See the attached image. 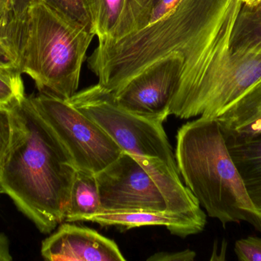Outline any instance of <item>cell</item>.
<instances>
[{
	"label": "cell",
	"mask_w": 261,
	"mask_h": 261,
	"mask_svg": "<svg viewBox=\"0 0 261 261\" xmlns=\"http://www.w3.org/2000/svg\"><path fill=\"white\" fill-rule=\"evenodd\" d=\"M229 0H180L168 14L116 41L99 42L87 59L98 84L116 93L164 57L178 54L182 66L170 104L180 110L214 75L222 61Z\"/></svg>",
	"instance_id": "cell-1"
},
{
	"label": "cell",
	"mask_w": 261,
	"mask_h": 261,
	"mask_svg": "<svg viewBox=\"0 0 261 261\" xmlns=\"http://www.w3.org/2000/svg\"><path fill=\"white\" fill-rule=\"evenodd\" d=\"M13 134L0 167L3 193L43 234L65 220L76 168L30 97L10 106Z\"/></svg>",
	"instance_id": "cell-2"
},
{
	"label": "cell",
	"mask_w": 261,
	"mask_h": 261,
	"mask_svg": "<svg viewBox=\"0 0 261 261\" xmlns=\"http://www.w3.org/2000/svg\"><path fill=\"white\" fill-rule=\"evenodd\" d=\"M12 48L21 74L39 92L69 100L77 92L83 64L94 34L43 0L0 32Z\"/></svg>",
	"instance_id": "cell-3"
},
{
	"label": "cell",
	"mask_w": 261,
	"mask_h": 261,
	"mask_svg": "<svg viewBox=\"0 0 261 261\" xmlns=\"http://www.w3.org/2000/svg\"><path fill=\"white\" fill-rule=\"evenodd\" d=\"M175 159L186 186L210 217L224 228L247 222L261 233V216L248 197L217 119L199 117L182 125Z\"/></svg>",
	"instance_id": "cell-4"
},
{
	"label": "cell",
	"mask_w": 261,
	"mask_h": 261,
	"mask_svg": "<svg viewBox=\"0 0 261 261\" xmlns=\"http://www.w3.org/2000/svg\"><path fill=\"white\" fill-rule=\"evenodd\" d=\"M67 101L99 126L122 151L135 156L158 158L179 171L163 124L122 108L113 93L100 84L77 91Z\"/></svg>",
	"instance_id": "cell-5"
},
{
	"label": "cell",
	"mask_w": 261,
	"mask_h": 261,
	"mask_svg": "<svg viewBox=\"0 0 261 261\" xmlns=\"http://www.w3.org/2000/svg\"><path fill=\"white\" fill-rule=\"evenodd\" d=\"M30 98L70 153L76 170L97 174L123 152L99 126L67 100L46 92Z\"/></svg>",
	"instance_id": "cell-6"
},
{
	"label": "cell",
	"mask_w": 261,
	"mask_h": 261,
	"mask_svg": "<svg viewBox=\"0 0 261 261\" xmlns=\"http://www.w3.org/2000/svg\"><path fill=\"white\" fill-rule=\"evenodd\" d=\"M95 176L102 211H167L165 199L151 176L126 152Z\"/></svg>",
	"instance_id": "cell-7"
},
{
	"label": "cell",
	"mask_w": 261,
	"mask_h": 261,
	"mask_svg": "<svg viewBox=\"0 0 261 261\" xmlns=\"http://www.w3.org/2000/svg\"><path fill=\"white\" fill-rule=\"evenodd\" d=\"M182 61L178 54L164 57L113 93L115 101L130 113L164 124L170 115Z\"/></svg>",
	"instance_id": "cell-8"
},
{
	"label": "cell",
	"mask_w": 261,
	"mask_h": 261,
	"mask_svg": "<svg viewBox=\"0 0 261 261\" xmlns=\"http://www.w3.org/2000/svg\"><path fill=\"white\" fill-rule=\"evenodd\" d=\"M49 261H124L117 244L95 230L64 222L41 245Z\"/></svg>",
	"instance_id": "cell-9"
},
{
	"label": "cell",
	"mask_w": 261,
	"mask_h": 261,
	"mask_svg": "<svg viewBox=\"0 0 261 261\" xmlns=\"http://www.w3.org/2000/svg\"><path fill=\"white\" fill-rule=\"evenodd\" d=\"M91 30L99 42L116 41L150 22L154 0H87Z\"/></svg>",
	"instance_id": "cell-10"
},
{
	"label": "cell",
	"mask_w": 261,
	"mask_h": 261,
	"mask_svg": "<svg viewBox=\"0 0 261 261\" xmlns=\"http://www.w3.org/2000/svg\"><path fill=\"white\" fill-rule=\"evenodd\" d=\"M81 222H93L102 226H117L125 229L144 226H164L172 234L181 238L202 232L207 223L206 214L201 213H174L170 211H102L87 216Z\"/></svg>",
	"instance_id": "cell-11"
},
{
	"label": "cell",
	"mask_w": 261,
	"mask_h": 261,
	"mask_svg": "<svg viewBox=\"0 0 261 261\" xmlns=\"http://www.w3.org/2000/svg\"><path fill=\"white\" fill-rule=\"evenodd\" d=\"M222 131L248 197L261 216V134L244 136Z\"/></svg>",
	"instance_id": "cell-12"
},
{
	"label": "cell",
	"mask_w": 261,
	"mask_h": 261,
	"mask_svg": "<svg viewBox=\"0 0 261 261\" xmlns=\"http://www.w3.org/2000/svg\"><path fill=\"white\" fill-rule=\"evenodd\" d=\"M135 157L158 185L165 199L167 211L174 213H201L203 211L196 198L182 183L179 171L173 170L158 158Z\"/></svg>",
	"instance_id": "cell-13"
},
{
	"label": "cell",
	"mask_w": 261,
	"mask_h": 261,
	"mask_svg": "<svg viewBox=\"0 0 261 261\" xmlns=\"http://www.w3.org/2000/svg\"><path fill=\"white\" fill-rule=\"evenodd\" d=\"M216 119L225 131L244 136L261 134V81Z\"/></svg>",
	"instance_id": "cell-14"
},
{
	"label": "cell",
	"mask_w": 261,
	"mask_h": 261,
	"mask_svg": "<svg viewBox=\"0 0 261 261\" xmlns=\"http://www.w3.org/2000/svg\"><path fill=\"white\" fill-rule=\"evenodd\" d=\"M102 211L95 174L76 170L70 188L64 222H81Z\"/></svg>",
	"instance_id": "cell-15"
},
{
	"label": "cell",
	"mask_w": 261,
	"mask_h": 261,
	"mask_svg": "<svg viewBox=\"0 0 261 261\" xmlns=\"http://www.w3.org/2000/svg\"><path fill=\"white\" fill-rule=\"evenodd\" d=\"M261 47V4L242 3L229 40L232 52H248Z\"/></svg>",
	"instance_id": "cell-16"
},
{
	"label": "cell",
	"mask_w": 261,
	"mask_h": 261,
	"mask_svg": "<svg viewBox=\"0 0 261 261\" xmlns=\"http://www.w3.org/2000/svg\"><path fill=\"white\" fill-rule=\"evenodd\" d=\"M25 97L21 73L18 69L0 67V105L10 107Z\"/></svg>",
	"instance_id": "cell-17"
},
{
	"label": "cell",
	"mask_w": 261,
	"mask_h": 261,
	"mask_svg": "<svg viewBox=\"0 0 261 261\" xmlns=\"http://www.w3.org/2000/svg\"><path fill=\"white\" fill-rule=\"evenodd\" d=\"M68 19L91 31V18L87 0H43Z\"/></svg>",
	"instance_id": "cell-18"
},
{
	"label": "cell",
	"mask_w": 261,
	"mask_h": 261,
	"mask_svg": "<svg viewBox=\"0 0 261 261\" xmlns=\"http://www.w3.org/2000/svg\"><path fill=\"white\" fill-rule=\"evenodd\" d=\"M234 252L240 261H261V237L249 236L237 241Z\"/></svg>",
	"instance_id": "cell-19"
},
{
	"label": "cell",
	"mask_w": 261,
	"mask_h": 261,
	"mask_svg": "<svg viewBox=\"0 0 261 261\" xmlns=\"http://www.w3.org/2000/svg\"><path fill=\"white\" fill-rule=\"evenodd\" d=\"M13 134V120L10 107L0 105V167L9 150Z\"/></svg>",
	"instance_id": "cell-20"
},
{
	"label": "cell",
	"mask_w": 261,
	"mask_h": 261,
	"mask_svg": "<svg viewBox=\"0 0 261 261\" xmlns=\"http://www.w3.org/2000/svg\"><path fill=\"white\" fill-rule=\"evenodd\" d=\"M196 254L191 250L179 252H161L153 254L147 260L153 261H193L196 258Z\"/></svg>",
	"instance_id": "cell-21"
},
{
	"label": "cell",
	"mask_w": 261,
	"mask_h": 261,
	"mask_svg": "<svg viewBox=\"0 0 261 261\" xmlns=\"http://www.w3.org/2000/svg\"><path fill=\"white\" fill-rule=\"evenodd\" d=\"M0 67L18 68L16 56L6 38L2 35H0Z\"/></svg>",
	"instance_id": "cell-22"
},
{
	"label": "cell",
	"mask_w": 261,
	"mask_h": 261,
	"mask_svg": "<svg viewBox=\"0 0 261 261\" xmlns=\"http://www.w3.org/2000/svg\"><path fill=\"white\" fill-rule=\"evenodd\" d=\"M179 1L180 0H158L155 2L149 24L165 16L179 3Z\"/></svg>",
	"instance_id": "cell-23"
},
{
	"label": "cell",
	"mask_w": 261,
	"mask_h": 261,
	"mask_svg": "<svg viewBox=\"0 0 261 261\" xmlns=\"http://www.w3.org/2000/svg\"><path fill=\"white\" fill-rule=\"evenodd\" d=\"M35 1V0H12L9 21L21 18L28 8Z\"/></svg>",
	"instance_id": "cell-24"
},
{
	"label": "cell",
	"mask_w": 261,
	"mask_h": 261,
	"mask_svg": "<svg viewBox=\"0 0 261 261\" xmlns=\"http://www.w3.org/2000/svg\"><path fill=\"white\" fill-rule=\"evenodd\" d=\"M12 0H0V32L9 24Z\"/></svg>",
	"instance_id": "cell-25"
},
{
	"label": "cell",
	"mask_w": 261,
	"mask_h": 261,
	"mask_svg": "<svg viewBox=\"0 0 261 261\" xmlns=\"http://www.w3.org/2000/svg\"><path fill=\"white\" fill-rule=\"evenodd\" d=\"M12 255L9 250V241L7 236L0 233V261H11Z\"/></svg>",
	"instance_id": "cell-26"
},
{
	"label": "cell",
	"mask_w": 261,
	"mask_h": 261,
	"mask_svg": "<svg viewBox=\"0 0 261 261\" xmlns=\"http://www.w3.org/2000/svg\"><path fill=\"white\" fill-rule=\"evenodd\" d=\"M241 2L248 6H257L261 3V0H241Z\"/></svg>",
	"instance_id": "cell-27"
},
{
	"label": "cell",
	"mask_w": 261,
	"mask_h": 261,
	"mask_svg": "<svg viewBox=\"0 0 261 261\" xmlns=\"http://www.w3.org/2000/svg\"><path fill=\"white\" fill-rule=\"evenodd\" d=\"M0 193H3V191H2L1 183H0Z\"/></svg>",
	"instance_id": "cell-28"
},
{
	"label": "cell",
	"mask_w": 261,
	"mask_h": 261,
	"mask_svg": "<svg viewBox=\"0 0 261 261\" xmlns=\"http://www.w3.org/2000/svg\"><path fill=\"white\" fill-rule=\"evenodd\" d=\"M158 1V0H154V3H155V2H156Z\"/></svg>",
	"instance_id": "cell-29"
},
{
	"label": "cell",
	"mask_w": 261,
	"mask_h": 261,
	"mask_svg": "<svg viewBox=\"0 0 261 261\" xmlns=\"http://www.w3.org/2000/svg\"><path fill=\"white\" fill-rule=\"evenodd\" d=\"M259 4H261V3H259Z\"/></svg>",
	"instance_id": "cell-30"
},
{
	"label": "cell",
	"mask_w": 261,
	"mask_h": 261,
	"mask_svg": "<svg viewBox=\"0 0 261 261\" xmlns=\"http://www.w3.org/2000/svg\"><path fill=\"white\" fill-rule=\"evenodd\" d=\"M240 1H241V0H240Z\"/></svg>",
	"instance_id": "cell-31"
}]
</instances>
